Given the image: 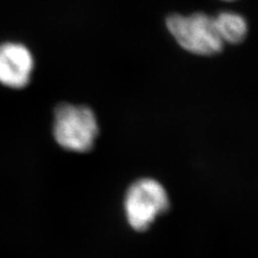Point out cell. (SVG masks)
Returning a JSON list of instances; mask_svg holds the SVG:
<instances>
[{
  "instance_id": "cell-3",
  "label": "cell",
  "mask_w": 258,
  "mask_h": 258,
  "mask_svg": "<svg viewBox=\"0 0 258 258\" xmlns=\"http://www.w3.org/2000/svg\"><path fill=\"white\" fill-rule=\"evenodd\" d=\"M124 206L129 225L137 231H143L158 215L167 211L170 201L163 185L154 179L145 177L131 185Z\"/></svg>"
},
{
  "instance_id": "cell-5",
  "label": "cell",
  "mask_w": 258,
  "mask_h": 258,
  "mask_svg": "<svg viewBox=\"0 0 258 258\" xmlns=\"http://www.w3.org/2000/svg\"><path fill=\"white\" fill-rule=\"evenodd\" d=\"M216 29L223 42L241 43L247 35V23L243 16L233 12H222L214 18Z\"/></svg>"
},
{
  "instance_id": "cell-6",
  "label": "cell",
  "mask_w": 258,
  "mask_h": 258,
  "mask_svg": "<svg viewBox=\"0 0 258 258\" xmlns=\"http://www.w3.org/2000/svg\"><path fill=\"white\" fill-rule=\"evenodd\" d=\"M225 2H235V0H225Z\"/></svg>"
},
{
  "instance_id": "cell-4",
  "label": "cell",
  "mask_w": 258,
  "mask_h": 258,
  "mask_svg": "<svg viewBox=\"0 0 258 258\" xmlns=\"http://www.w3.org/2000/svg\"><path fill=\"white\" fill-rule=\"evenodd\" d=\"M34 69V58L28 48L20 43L0 45V83L8 87H25Z\"/></svg>"
},
{
  "instance_id": "cell-2",
  "label": "cell",
  "mask_w": 258,
  "mask_h": 258,
  "mask_svg": "<svg viewBox=\"0 0 258 258\" xmlns=\"http://www.w3.org/2000/svg\"><path fill=\"white\" fill-rule=\"evenodd\" d=\"M166 25L176 42L190 53L210 56L223 50L224 42L213 16L201 12L187 16L170 14L167 16Z\"/></svg>"
},
{
  "instance_id": "cell-1",
  "label": "cell",
  "mask_w": 258,
  "mask_h": 258,
  "mask_svg": "<svg viewBox=\"0 0 258 258\" xmlns=\"http://www.w3.org/2000/svg\"><path fill=\"white\" fill-rule=\"evenodd\" d=\"M54 138L61 148L85 153L94 148L99 127L92 109L60 103L54 111Z\"/></svg>"
}]
</instances>
